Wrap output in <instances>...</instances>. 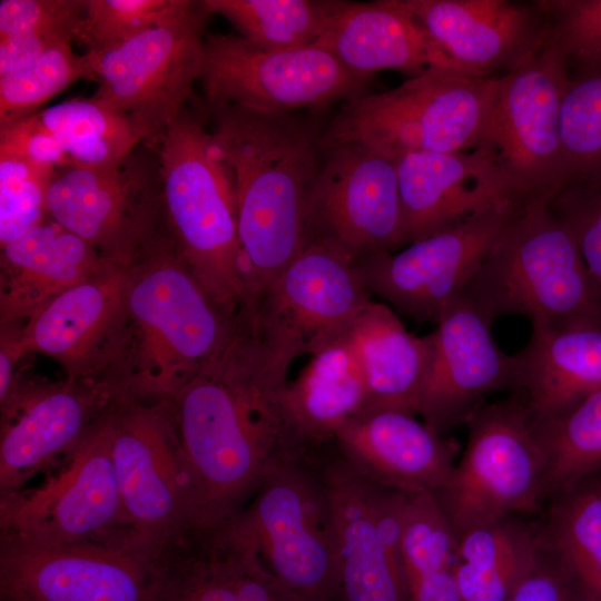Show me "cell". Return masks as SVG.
<instances>
[{
    "instance_id": "obj_1",
    "label": "cell",
    "mask_w": 601,
    "mask_h": 601,
    "mask_svg": "<svg viewBox=\"0 0 601 601\" xmlns=\"http://www.w3.org/2000/svg\"><path fill=\"white\" fill-rule=\"evenodd\" d=\"M292 363L243 323L166 398L191 479L196 526L240 513L269 469L296 454L284 411Z\"/></svg>"
},
{
    "instance_id": "obj_2",
    "label": "cell",
    "mask_w": 601,
    "mask_h": 601,
    "mask_svg": "<svg viewBox=\"0 0 601 601\" xmlns=\"http://www.w3.org/2000/svg\"><path fill=\"white\" fill-rule=\"evenodd\" d=\"M219 157L233 183L245 311L248 312L307 242L312 189L324 160L317 118L206 107Z\"/></svg>"
},
{
    "instance_id": "obj_3",
    "label": "cell",
    "mask_w": 601,
    "mask_h": 601,
    "mask_svg": "<svg viewBox=\"0 0 601 601\" xmlns=\"http://www.w3.org/2000/svg\"><path fill=\"white\" fill-rule=\"evenodd\" d=\"M242 324L206 292L162 229L135 260L102 372L126 397L166 400Z\"/></svg>"
},
{
    "instance_id": "obj_4",
    "label": "cell",
    "mask_w": 601,
    "mask_h": 601,
    "mask_svg": "<svg viewBox=\"0 0 601 601\" xmlns=\"http://www.w3.org/2000/svg\"><path fill=\"white\" fill-rule=\"evenodd\" d=\"M148 144L159 164L168 236L211 298L240 316L246 294L235 194L203 115L187 106Z\"/></svg>"
},
{
    "instance_id": "obj_5",
    "label": "cell",
    "mask_w": 601,
    "mask_h": 601,
    "mask_svg": "<svg viewBox=\"0 0 601 601\" xmlns=\"http://www.w3.org/2000/svg\"><path fill=\"white\" fill-rule=\"evenodd\" d=\"M462 294L492 323L521 315L539 328H601V298L575 239L542 203L522 207Z\"/></svg>"
},
{
    "instance_id": "obj_6",
    "label": "cell",
    "mask_w": 601,
    "mask_h": 601,
    "mask_svg": "<svg viewBox=\"0 0 601 601\" xmlns=\"http://www.w3.org/2000/svg\"><path fill=\"white\" fill-rule=\"evenodd\" d=\"M499 78L430 68L393 89L344 101L324 145L358 144L391 159L473 150L484 145Z\"/></svg>"
},
{
    "instance_id": "obj_7",
    "label": "cell",
    "mask_w": 601,
    "mask_h": 601,
    "mask_svg": "<svg viewBox=\"0 0 601 601\" xmlns=\"http://www.w3.org/2000/svg\"><path fill=\"white\" fill-rule=\"evenodd\" d=\"M242 515L266 566L290 597L339 598L336 529L319 450L280 457Z\"/></svg>"
},
{
    "instance_id": "obj_8",
    "label": "cell",
    "mask_w": 601,
    "mask_h": 601,
    "mask_svg": "<svg viewBox=\"0 0 601 601\" xmlns=\"http://www.w3.org/2000/svg\"><path fill=\"white\" fill-rule=\"evenodd\" d=\"M467 442L434 494L454 533L532 513L544 501L545 457L522 391L481 405L467 420Z\"/></svg>"
},
{
    "instance_id": "obj_9",
    "label": "cell",
    "mask_w": 601,
    "mask_h": 601,
    "mask_svg": "<svg viewBox=\"0 0 601 601\" xmlns=\"http://www.w3.org/2000/svg\"><path fill=\"white\" fill-rule=\"evenodd\" d=\"M110 418L114 465L131 538L156 553L194 526L191 479L168 404L122 397Z\"/></svg>"
},
{
    "instance_id": "obj_10",
    "label": "cell",
    "mask_w": 601,
    "mask_h": 601,
    "mask_svg": "<svg viewBox=\"0 0 601 601\" xmlns=\"http://www.w3.org/2000/svg\"><path fill=\"white\" fill-rule=\"evenodd\" d=\"M210 14L200 0L176 18L104 52H91L93 100L129 117L142 141L158 138L194 99Z\"/></svg>"
},
{
    "instance_id": "obj_11",
    "label": "cell",
    "mask_w": 601,
    "mask_h": 601,
    "mask_svg": "<svg viewBox=\"0 0 601 601\" xmlns=\"http://www.w3.org/2000/svg\"><path fill=\"white\" fill-rule=\"evenodd\" d=\"M368 80L316 46L269 49L240 36L207 32L198 82L206 107L295 112L364 95Z\"/></svg>"
},
{
    "instance_id": "obj_12",
    "label": "cell",
    "mask_w": 601,
    "mask_h": 601,
    "mask_svg": "<svg viewBox=\"0 0 601 601\" xmlns=\"http://www.w3.org/2000/svg\"><path fill=\"white\" fill-rule=\"evenodd\" d=\"M111 408L55 479L36 491L1 496V533L56 544L137 546L114 465Z\"/></svg>"
},
{
    "instance_id": "obj_13",
    "label": "cell",
    "mask_w": 601,
    "mask_h": 601,
    "mask_svg": "<svg viewBox=\"0 0 601 601\" xmlns=\"http://www.w3.org/2000/svg\"><path fill=\"white\" fill-rule=\"evenodd\" d=\"M570 73L546 40L500 76L484 145L514 185L523 206L550 205L564 186L561 106Z\"/></svg>"
},
{
    "instance_id": "obj_14",
    "label": "cell",
    "mask_w": 601,
    "mask_h": 601,
    "mask_svg": "<svg viewBox=\"0 0 601 601\" xmlns=\"http://www.w3.org/2000/svg\"><path fill=\"white\" fill-rule=\"evenodd\" d=\"M47 213L105 260L131 264L164 227L157 156L134 151L114 166L57 170L47 191Z\"/></svg>"
},
{
    "instance_id": "obj_15",
    "label": "cell",
    "mask_w": 601,
    "mask_h": 601,
    "mask_svg": "<svg viewBox=\"0 0 601 601\" xmlns=\"http://www.w3.org/2000/svg\"><path fill=\"white\" fill-rule=\"evenodd\" d=\"M160 587L157 555L140 549L1 533L2 601H159Z\"/></svg>"
},
{
    "instance_id": "obj_16",
    "label": "cell",
    "mask_w": 601,
    "mask_h": 601,
    "mask_svg": "<svg viewBox=\"0 0 601 601\" xmlns=\"http://www.w3.org/2000/svg\"><path fill=\"white\" fill-rule=\"evenodd\" d=\"M324 146L306 244H328L355 264L405 245L394 161L358 144Z\"/></svg>"
},
{
    "instance_id": "obj_17",
    "label": "cell",
    "mask_w": 601,
    "mask_h": 601,
    "mask_svg": "<svg viewBox=\"0 0 601 601\" xmlns=\"http://www.w3.org/2000/svg\"><path fill=\"white\" fill-rule=\"evenodd\" d=\"M522 205L480 211L410 243L403 250L357 263L370 293L416 322L437 323L473 278Z\"/></svg>"
},
{
    "instance_id": "obj_18",
    "label": "cell",
    "mask_w": 601,
    "mask_h": 601,
    "mask_svg": "<svg viewBox=\"0 0 601 601\" xmlns=\"http://www.w3.org/2000/svg\"><path fill=\"white\" fill-rule=\"evenodd\" d=\"M357 265L328 244L308 242L244 316L273 349L295 359L332 338L371 300Z\"/></svg>"
},
{
    "instance_id": "obj_19",
    "label": "cell",
    "mask_w": 601,
    "mask_h": 601,
    "mask_svg": "<svg viewBox=\"0 0 601 601\" xmlns=\"http://www.w3.org/2000/svg\"><path fill=\"white\" fill-rule=\"evenodd\" d=\"M337 539L342 601H408L400 545L407 493L349 467L333 443L319 451Z\"/></svg>"
},
{
    "instance_id": "obj_20",
    "label": "cell",
    "mask_w": 601,
    "mask_h": 601,
    "mask_svg": "<svg viewBox=\"0 0 601 601\" xmlns=\"http://www.w3.org/2000/svg\"><path fill=\"white\" fill-rule=\"evenodd\" d=\"M492 322L461 294L441 315L431 336V356L418 414L441 435L466 424L487 394L523 391L519 355L495 343Z\"/></svg>"
},
{
    "instance_id": "obj_21",
    "label": "cell",
    "mask_w": 601,
    "mask_h": 601,
    "mask_svg": "<svg viewBox=\"0 0 601 601\" xmlns=\"http://www.w3.org/2000/svg\"><path fill=\"white\" fill-rule=\"evenodd\" d=\"M121 398L107 380L17 387L1 403V496L20 491L36 472L72 453Z\"/></svg>"
},
{
    "instance_id": "obj_22",
    "label": "cell",
    "mask_w": 601,
    "mask_h": 601,
    "mask_svg": "<svg viewBox=\"0 0 601 601\" xmlns=\"http://www.w3.org/2000/svg\"><path fill=\"white\" fill-rule=\"evenodd\" d=\"M395 165L405 245L480 211L523 203L490 146L469 151H411Z\"/></svg>"
},
{
    "instance_id": "obj_23",
    "label": "cell",
    "mask_w": 601,
    "mask_h": 601,
    "mask_svg": "<svg viewBox=\"0 0 601 601\" xmlns=\"http://www.w3.org/2000/svg\"><path fill=\"white\" fill-rule=\"evenodd\" d=\"M461 72L496 77L515 69L548 36L539 0H395Z\"/></svg>"
},
{
    "instance_id": "obj_24",
    "label": "cell",
    "mask_w": 601,
    "mask_h": 601,
    "mask_svg": "<svg viewBox=\"0 0 601 601\" xmlns=\"http://www.w3.org/2000/svg\"><path fill=\"white\" fill-rule=\"evenodd\" d=\"M134 268L135 262L109 263L50 300L12 336L19 356H50L61 363L69 381L95 376L104 368Z\"/></svg>"
},
{
    "instance_id": "obj_25",
    "label": "cell",
    "mask_w": 601,
    "mask_h": 601,
    "mask_svg": "<svg viewBox=\"0 0 601 601\" xmlns=\"http://www.w3.org/2000/svg\"><path fill=\"white\" fill-rule=\"evenodd\" d=\"M332 443L356 473L405 493H435L455 465L440 433L398 410H364L337 431Z\"/></svg>"
},
{
    "instance_id": "obj_26",
    "label": "cell",
    "mask_w": 601,
    "mask_h": 601,
    "mask_svg": "<svg viewBox=\"0 0 601 601\" xmlns=\"http://www.w3.org/2000/svg\"><path fill=\"white\" fill-rule=\"evenodd\" d=\"M314 46L368 78L381 70L412 78L433 67L455 69L395 0L342 1Z\"/></svg>"
},
{
    "instance_id": "obj_27",
    "label": "cell",
    "mask_w": 601,
    "mask_h": 601,
    "mask_svg": "<svg viewBox=\"0 0 601 601\" xmlns=\"http://www.w3.org/2000/svg\"><path fill=\"white\" fill-rule=\"evenodd\" d=\"M107 264L86 240L48 217L1 245V326L27 322L59 294Z\"/></svg>"
},
{
    "instance_id": "obj_28",
    "label": "cell",
    "mask_w": 601,
    "mask_h": 601,
    "mask_svg": "<svg viewBox=\"0 0 601 601\" xmlns=\"http://www.w3.org/2000/svg\"><path fill=\"white\" fill-rule=\"evenodd\" d=\"M362 370L366 408L418 414L422 384L431 356V336L407 332L395 311L370 300L337 332Z\"/></svg>"
},
{
    "instance_id": "obj_29",
    "label": "cell",
    "mask_w": 601,
    "mask_h": 601,
    "mask_svg": "<svg viewBox=\"0 0 601 601\" xmlns=\"http://www.w3.org/2000/svg\"><path fill=\"white\" fill-rule=\"evenodd\" d=\"M311 356L284 393L288 431L298 454L329 445L367 404L362 370L343 336L336 333Z\"/></svg>"
},
{
    "instance_id": "obj_30",
    "label": "cell",
    "mask_w": 601,
    "mask_h": 601,
    "mask_svg": "<svg viewBox=\"0 0 601 601\" xmlns=\"http://www.w3.org/2000/svg\"><path fill=\"white\" fill-rule=\"evenodd\" d=\"M521 361L533 421L552 418L601 388V328L532 327Z\"/></svg>"
},
{
    "instance_id": "obj_31",
    "label": "cell",
    "mask_w": 601,
    "mask_h": 601,
    "mask_svg": "<svg viewBox=\"0 0 601 601\" xmlns=\"http://www.w3.org/2000/svg\"><path fill=\"white\" fill-rule=\"evenodd\" d=\"M455 577L463 601H503L533 563L539 530L514 516L457 535Z\"/></svg>"
},
{
    "instance_id": "obj_32",
    "label": "cell",
    "mask_w": 601,
    "mask_h": 601,
    "mask_svg": "<svg viewBox=\"0 0 601 601\" xmlns=\"http://www.w3.org/2000/svg\"><path fill=\"white\" fill-rule=\"evenodd\" d=\"M457 538L433 493H407L400 558L408 601H463Z\"/></svg>"
},
{
    "instance_id": "obj_33",
    "label": "cell",
    "mask_w": 601,
    "mask_h": 601,
    "mask_svg": "<svg viewBox=\"0 0 601 601\" xmlns=\"http://www.w3.org/2000/svg\"><path fill=\"white\" fill-rule=\"evenodd\" d=\"M540 536L601 601V473L552 495Z\"/></svg>"
},
{
    "instance_id": "obj_34",
    "label": "cell",
    "mask_w": 601,
    "mask_h": 601,
    "mask_svg": "<svg viewBox=\"0 0 601 601\" xmlns=\"http://www.w3.org/2000/svg\"><path fill=\"white\" fill-rule=\"evenodd\" d=\"M40 111L75 166L120 164L142 141L127 115L91 97L69 99Z\"/></svg>"
},
{
    "instance_id": "obj_35",
    "label": "cell",
    "mask_w": 601,
    "mask_h": 601,
    "mask_svg": "<svg viewBox=\"0 0 601 601\" xmlns=\"http://www.w3.org/2000/svg\"><path fill=\"white\" fill-rule=\"evenodd\" d=\"M208 14L227 19L240 37L269 49L314 46L342 1L200 0Z\"/></svg>"
},
{
    "instance_id": "obj_36",
    "label": "cell",
    "mask_w": 601,
    "mask_h": 601,
    "mask_svg": "<svg viewBox=\"0 0 601 601\" xmlns=\"http://www.w3.org/2000/svg\"><path fill=\"white\" fill-rule=\"evenodd\" d=\"M532 425L545 457L544 501L601 473V388L558 416L532 420Z\"/></svg>"
},
{
    "instance_id": "obj_37",
    "label": "cell",
    "mask_w": 601,
    "mask_h": 601,
    "mask_svg": "<svg viewBox=\"0 0 601 601\" xmlns=\"http://www.w3.org/2000/svg\"><path fill=\"white\" fill-rule=\"evenodd\" d=\"M87 0H1L0 75L78 39Z\"/></svg>"
},
{
    "instance_id": "obj_38",
    "label": "cell",
    "mask_w": 601,
    "mask_h": 601,
    "mask_svg": "<svg viewBox=\"0 0 601 601\" xmlns=\"http://www.w3.org/2000/svg\"><path fill=\"white\" fill-rule=\"evenodd\" d=\"M564 188H601V66L570 77L561 106Z\"/></svg>"
},
{
    "instance_id": "obj_39",
    "label": "cell",
    "mask_w": 601,
    "mask_h": 601,
    "mask_svg": "<svg viewBox=\"0 0 601 601\" xmlns=\"http://www.w3.org/2000/svg\"><path fill=\"white\" fill-rule=\"evenodd\" d=\"M78 80L96 82L90 52L77 55L71 43L55 47L26 67L0 76V124L36 111Z\"/></svg>"
},
{
    "instance_id": "obj_40",
    "label": "cell",
    "mask_w": 601,
    "mask_h": 601,
    "mask_svg": "<svg viewBox=\"0 0 601 601\" xmlns=\"http://www.w3.org/2000/svg\"><path fill=\"white\" fill-rule=\"evenodd\" d=\"M193 0H87L78 39L87 51L104 52L162 24Z\"/></svg>"
},
{
    "instance_id": "obj_41",
    "label": "cell",
    "mask_w": 601,
    "mask_h": 601,
    "mask_svg": "<svg viewBox=\"0 0 601 601\" xmlns=\"http://www.w3.org/2000/svg\"><path fill=\"white\" fill-rule=\"evenodd\" d=\"M548 18L546 42L571 76L601 66V0H539Z\"/></svg>"
},
{
    "instance_id": "obj_42",
    "label": "cell",
    "mask_w": 601,
    "mask_h": 601,
    "mask_svg": "<svg viewBox=\"0 0 601 601\" xmlns=\"http://www.w3.org/2000/svg\"><path fill=\"white\" fill-rule=\"evenodd\" d=\"M57 170L0 156V244L48 218L47 191Z\"/></svg>"
},
{
    "instance_id": "obj_43",
    "label": "cell",
    "mask_w": 601,
    "mask_h": 601,
    "mask_svg": "<svg viewBox=\"0 0 601 601\" xmlns=\"http://www.w3.org/2000/svg\"><path fill=\"white\" fill-rule=\"evenodd\" d=\"M550 208L573 235L601 298V188H564Z\"/></svg>"
},
{
    "instance_id": "obj_44",
    "label": "cell",
    "mask_w": 601,
    "mask_h": 601,
    "mask_svg": "<svg viewBox=\"0 0 601 601\" xmlns=\"http://www.w3.org/2000/svg\"><path fill=\"white\" fill-rule=\"evenodd\" d=\"M503 601H592V599L560 555L540 536V546L533 563Z\"/></svg>"
},
{
    "instance_id": "obj_45",
    "label": "cell",
    "mask_w": 601,
    "mask_h": 601,
    "mask_svg": "<svg viewBox=\"0 0 601 601\" xmlns=\"http://www.w3.org/2000/svg\"><path fill=\"white\" fill-rule=\"evenodd\" d=\"M40 110L0 124V156L53 170L75 166L45 124Z\"/></svg>"
},
{
    "instance_id": "obj_46",
    "label": "cell",
    "mask_w": 601,
    "mask_h": 601,
    "mask_svg": "<svg viewBox=\"0 0 601 601\" xmlns=\"http://www.w3.org/2000/svg\"><path fill=\"white\" fill-rule=\"evenodd\" d=\"M275 601H296V600L292 598L290 595H284V597L278 598Z\"/></svg>"
}]
</instances>
